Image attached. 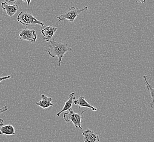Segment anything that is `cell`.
I'll return each mask as SVG.
<instances>
[{"label": "cell", "mask_w": 154, "mask_h": 142, "mask_svg": "<svg viewBox=\"0 0 154 142\" xmlns=\"http://www.w3.org/2000/svg\"><path fill=\"white\" fill-rule=\"evenodd\" d=\"M24 2H26L27 3L28 6H29L30 5V3H31V0H22Z\"/></svg>", "instance_id": "obj_17"}, {"label": "cell", "mask_w": 154, "mask_h": 142, "mask_svg": "<svg viewBox=\"0 0 154 142\" xmlns=\"http://www.w3.org/2000/svg\"><path fill=\"white\" fill-rule=\"evenodd\" d=\"M11 78H12V76H11V75H7V76H5V77H0V83L2 81L6 80V79Z\"/></svg>", "instance_id": "obj_15"}, {"label": "cell", "mask_w": 154, "mask_h": 142, "mask_svg": "<svg viewBox=\"0 0 154 142\" xmlns=\"http://www.w3.org/2000/svg\"><path fill=\"white\" fill-rule=\"evenodd\" d=\"M17 1L18 0H5V1L6 2L9 3H13V4H15Z\"/></svg>", "instance_id": "obj_16"}, {"label": "cell", "mask_w": 154, "mask_h": 142, "mask_svg": "<svg viewBox=\"0 0 154 142\" xmlns=\"http://www.w3.org/2000/svg\"><path fill=\"white\" fill-rule=\"evenodd\" d=\"M75 105H76L79 106V108L80 107H86V108H90L93 111H97V108L91 105L89 103L87 102L85 97L82 96H81L79 99L75 100L73 101Z\"/></svg>", "instance_id": "obj_10"}, {"label": "cell", "mask_w": 154, "mask_h": 142, "mask_svg": "<svg viewBox=\"0 0 154 142\" xmlns=\"http://www.w3.org/2000/svg\"><path fill=\"white\" fill-rule=\"evenodd\" d=\"M82 135L84 137L83 141L85 142H100L98 135L90 129L84 131L82 132Z\"/></svg>", "instance_id": "obj_7"}, {"label": "cell", "mask_w": 154, "mask_h": 142, "mask_svg": "<svg viewBox=\"0 0 154 142\" xmlns=\"http://www.w3.org/2000/svg\"><path fill=\"white\" fill-rule=\"evenodd\" d=\"M49 42V48L47 50L46 52L52 58L58 57V66H60L62 59L65 53L68 52H73L74 50L67 44L62 43L60 42H56L53 40Z\"/></svg>", "instance_id": "obj_1"}, {"label": "cell", "mask_w": 154, "mask_h": 142, "mask_svg": "<svg viewBox=\"0 0 154 142\" xmlns=\"http://www.w3.org/2000/svg\"><path fill=\"white\" fill-rule=\"evenodd\" d=\"M86 111L87 109H86L83 111H82L80 114H78V113H75L73 111V110L70 109L69 111V112L64 113V114L63 115V118L65 122L68 123V122L71 121L74 124V126L76 128H79L80 129L82 130L83 129L81 126V121L82 118V115L83 113Z\"/></svg>", "instance_id": "obj_4"}, {"label": "cell", "mask_w": 154, "mask_h": 142, "mask_svg": "<svg viewBox=\"0 0 154 142\" xmlns=\"http://www.w3.org/2000/svg\"><path fill=\"white\" fill-rule=\"evenodd\" d=\"M41 97L42 99L39 102H36V105L40 106L41 108L43 109H47L51 107H54L53 104L52 103V99L51 97H48L44 94H42Z\"/></svg>", "instance_id": "obj_9"}, {"label": "cell", "mask_w": 154, "mask_h": 142, "mask_svg": "<svg viewBox=\"0 0 154 142\" xmlns=\"http://www.w3.org/2000/svg\"><path fill=\"white\" fill-rule=\"evenodd\" d=\"M88 9V7H84L82 8H77L75 7H71L66 12L60 16H57V18L58 19L59 22L65 20H68L70 22H74L81 13L86 11Z\"/></svg>", "instance_id": "obj_3"}, {"label": "cell", "mask_w": 154, "mask_h": 142, "mask_svg": "<svg viewBox=\"0 0 154 142\" xmlns=\"http://www.w3.org/2000/svg\"><path fill=\"white\" fill-rule=\"evenodd\" d=\"M1 6L2 9L5 10L7 14L9 16H14L19 9L18 5L13 3H8L6 2H1Z\"/></svg>", "instance_id": "obj_8"}, {"label": "cell", "mask_w": 154, "mask_h": 142, "mask_svg": "<svg viewBox=\"0 0 154 142\" xmlns=\"http://www.w3.org/2000/svg\"><path fill=\"white\" fill-rule=\"evenodd\" d=\"M19 39L21 40H27L31 43H35L37 40V34L34 30L24 28L20 32L19 34Z\"/></svg>", "instance_id": "obj_5"}, {"label": "cell", "mask_w": 154, "mask_h": 142, "mask_svg": "<svg viewBox=\"0 0 154 142\" xmlns=\"http://www.w3.org/2000/svg\"><path fill=\"white\" fill-rule=\"evenodd\" d=\"M148 75H145L143 76V78L144 79L145 81V84H146V87H147V89H148L149 92L150 93V95L151 97V102L149 103L150 105L151 106V108H154V88H153L152 87H151V85L148 82V80H147V77Z\"/></svg>", "instance_id": "obj_13"}, {"label": "cell", "mask_w": 154, "mask_h": 142, "mask_svg": "<svg viewBox=\"0 0 154 142\" xmlns=\"http://www.w3.org/2000/svg\"><path fill=\"white\" fill-rule=\"evenodd\" d=\"M58 28L52 26H48L43 28L41 31V33L43 34V39L47 42H49L54 36Z\"/></svg>", "instance_id": "obj_6"}, {"label": "cell", "mask_w": 154, "mask_h": 142, "mask_svg": "<svg viewBox=\"0 0 154 142\" xmlns=\"http://www.w3.org/2000/svg\"><path fill=\"white\" fill-rule=\"evenodd\" d=\"M15 135V129L13 125L8 124L0 126V135Z\"/></svg>", "instance_id": "obj_11"}, {"label": "cell", "mask_w": 154, "mask_h": 142, "mask_svg": "<svg viewBox=\"0 0 154 142\" xmlns=\"http://www.w3.org/2000/svg\"><path fill=\"white\" fill-rule=\"evenodd\" d=\"M74 94H75L74 93H71L70 94V95L69 96V99H68V101L65 102V105H64V107L61 110V111H59L56 114V116L57 117H58L62 113H63L64 111H69L71 109L72 104H73V100L76 99V97L74 96Z\"/></svg>", "instance_id": "obj_12"}, {"label": "cell", "mask_w": 154, "mask_h": 142, "mask_svg": "<svg viewBox=\"0 0 154 142\" xmlns=\"http://www.w3.org/2000/svg\"><path fill=\"white\" fill-rule=\"evenodd\" d=\"M7 110H8V107H7V105H5V107L0 108V115L2 113L6 112ZM2 125H3V120L0 117V126H1Z\"/></svg>", "instance_id": "obj_14"}, {"label": "cell", "mask_w": 154, "mask_h": 142, "mask_svg": "<svg viewBox=\"0 0 154 142\" xmlns=\"http://www.w3.org/2000/svg\"><path fill=\"white\" fill-rule=\"evenodd\" d=\"M137 2H140V3H143L146 2V0H135Z\"/></svg>", "instance_id": "obj_18"}, {"label": "cell", "mask_w": 154, "mask_h": 142, "mask_svg": "<svg viewBox=\"0 0 154 142\" xmlns=\"http://www.w3.org/2000/svg\"><path fill=\"white\" fill-rule=\"evenodd\" d=\"M17 21L22 25L25 26L31 25H40L42 27L45 25L43 22H41L34 17L30 13L22 11L19 14L17 18Z\"/></svg>", "instance_id": "obj_2"}]
</instances>
